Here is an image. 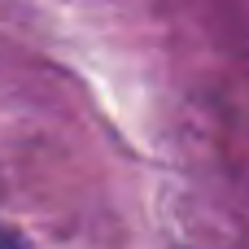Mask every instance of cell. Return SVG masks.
Listing matches in <instances>:
<instances>
[{"label": "cell", "instance_id": "cell-1", "mask_svg": "<svg viewBox=\"0 0 249 249\" xmlns=\"http://www.w3.org/2000/svg\"><path fill=\"white\" fill-rule=\"evenodd\" d=\"M0 249H26V245H22L13 232H0Z\"/></svg>", "mask_w": 249, "mask_h": 249}]
</instances>
